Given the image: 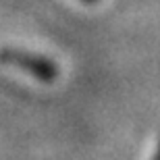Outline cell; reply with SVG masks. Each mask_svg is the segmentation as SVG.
<instances>
[{
    "mask_svg": "<svg viewBox=\"0 0 160 160\" xmlns=\"http://www.w3.org/2000/svg\"><path fill=\"white\" fill-rule=\"evenodd\" d=\"M0 65L15 67L19 71L36 77L38 81L46 83L58 77V67L52 60L38 56L33 52H27V50H19V48H0Z\"/></svg>",
    "mask_w": 160,
    "mask_h": 160,
    "instance_id": "obj_1",
    "label": "cell"
},
{
    "mask_svg": "<svg viewBox=\"0 0 160 160\" xmlns=\"http://www.w3.org/2000/svg\"><path fill=\"white\" fill-rule=\"evenodd\" d=\"M154 160H160V143H158V152H156V158Z\"/></svg>",
    "mask_w": 160,
    "mask_h": 160,
    "instance_id": "obj_2",
    "label": "cell"
},
{
    "mask_svg": "<svg viewBox=\"0 0 160 160\" xmlns=\"http://www.w3.org/2000/svg\"><path fill=\"white\" fill-rule=\"evenodd\" d=\"M88 2H92V0H88Z\"/></svg>",
    "mask_w": 160,
    "mask_h": 160,
    "instance_id": "obj_3",
    "label": "cell"
}]
</instances>
